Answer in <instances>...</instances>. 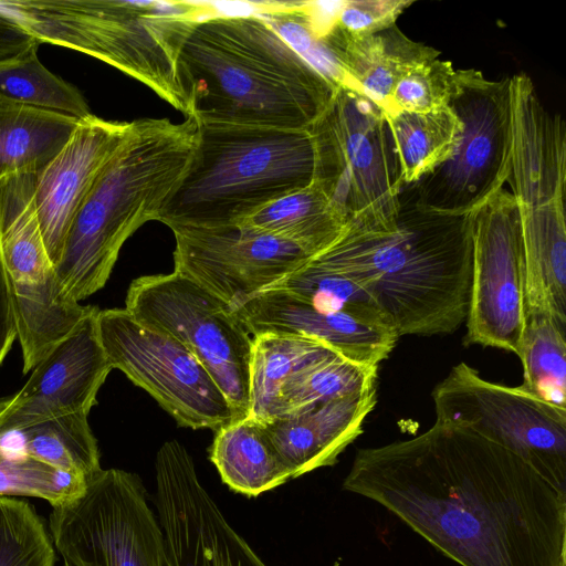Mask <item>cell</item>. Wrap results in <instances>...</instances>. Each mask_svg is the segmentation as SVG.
<instances>
[{"label": "cell", "instance_id": "cell-11", "mask_svg": "<svg viewBox=\"0 0 566 566\" xmlns=\"http://www.w3.org/2000/svg\"><path fill=\"white\" fill-rule=\"evenodd\" d=\"M49 528L73 566H166L161 526L132 472L99 470L81 494L52 509Z\"/></svg>", "mask_w": 566, "mask_h": 566}, {"label": "cell", "instance_id": "cell-29", "mask_svg": "<svg viewBox=\"0 0 566 566\" xmlns=\"http://www.w3.org/2000/svg\"><path fill=\"white\" fill-rule=\"evenodd\" d=\"M384 116L403 187L419 181L449 159L463 129L450 106L429 112L397 111Z\"/></svg>", "mask_w": 566, "mask_h": 566}, {"label": "cell", "instance_id": "cell-23", "mask_svg": "<svg viewBox=\"0 0 566 566\" xmlns=\"http://www.w3.org/2000/svg\"><path fill=\"white\" fill-rule=\"evenodd\" d=\"M518 213L524 315H547L566 326L565 200Z\"/></svg>", "mask_w": 566, "mask_h": 566}, {"label": "cell", "instance_id": "cell-21", "mask_svg": "<svg viewBox=\"0 0 566 566\" xmlns=\"http://www.w3.org/2000/svg\"><path fill=\"white\" fill-rule=\"evenodd\" d=\"M376 405V388L338 399L307 405L261 422L292 478L337 462L363 432Z\"/></svg>", "mask_w": 566, "mask_h": 566}, {"label": "cell", "instance_id": "cell-5", "mask_svg": "<svg viewBox=\"0 0 566 566\" xmlns=\"http://www.w3.org/2000/svg\"><path fill=\"white\" fill-rule=\"evenodd\" d=\"M41 43L64 46L107 63L139 81L185 117L189 101L179 69L181 48L208 4L180 1H0Z\"/></svg>", "mask_w": 566, "mask_h": 566}, {"label": "cell", "instance_id": "cell-13", "mask_svg": "<svg viewBox=\"0 0 566 566\" xmlns=\"http://www.w3.org/2000/svg\"><path fill=\"white\" fill-rule=\"evenodd\" d=\"M96 321L112 369L150 394L178 424L216 431L235 421L214 379L176 338L143 325L126 308L98 311Z\"/></svg>", "mask_w": 566, "mask_h": 566}, {"label": "cell", "instance_id": "cell-31", "mask_svg": "<svg viewBox=\"0 0 566 566\" xmlns=\"http://www.w3.org/2000/svg\"><path fill=\"white\" fill-rule=\"evenodd\" d=\"M36 52L0 64V98L80 119L92 114L80 91L49 71Z\"/></svg>", "mask_w": 566, "mask_h": 566}, {"label": "cell", "instance_id": "cell-6", "mask_svg": "<svg viewBox=\"0 0 566 566\" xmlns=\"http://www.w3.org/2000/svg\"><path fill=\"white\" fill-rule=\"evenodd\" d=\"M314 175L308 129L198 123L193 154L158 221L170 229L239 223Z\"/></svg>", "mask_w": 566, "mask_h": 566}, {"label": "cell", "instance_id": "cell-3", "mask_svg": "<svg viewBox=\"0 0 566 566\" xmlns=\"http://www.w3.org/2000/svg\"><path fill=\"white\" fill-rule=\"evenodd\" d=\"M179 69L198 123L308 129L336 92L258 14L196 21Z\"/></svg>", "mask_w": 566, "mask_h": 566}, {"label": "cell", "instance_id": "cell-28", "mask_svg": "<svg viewBox=\"0 0 566 566\" xmlns=\"http://www.w3.org/2000/svg\"><path fill=\"white\" fill-rule=\"evenodd\" d=\"M87 416L76 412L48 419L7 433L11 439L0 434V442L12 454L32 458L88 481L102 468Z\"/></svg>", "mask_w": 566, "mask_h": 566}, {"label": "cell", "instance_id": "cell-40", "mask_svg": "<svg viewBox=\"0 0 566 566\" xmlns=\"http://www.w3.org/2000/svg\"><path fill=\"white\" fill-rule=\"evenodd\" d=\"M344 3L345 0L302 2L308 24L318 39L326 36L336 25Z\"/></svg>", "mask_w": 566, "mask_h": 566}, {"label": "cell", "instance_id": "cell-18", "mask_svg": "<svg viewBox=\"0 0 566 566\" xmlns=\"http://www.w3.org/2000/svg\"><path fill=\"white\" fill-rule=\"evenodd\" d=\"M129 122L90 114L62 150L36 174L34 207L49 258L56 266L70 227L120 144Z\"/></svg>", "mask_w": 566, "mask_h": 566}, {"label": "cell", "instance_id": "cell-42", "mask_svg": "<svg viewBox=\"0 0 566 566\" xmlns=\"http://www.w3.org/2000/svg\"><path fill=\"white\" fill-rule=\"evenodd\" d=\"M63 566H73V565L69 564L67 562H64Z\"/></svg>", "mask_w": 566, "mask_h": 566}, {"label": "cell", "instance_id": "cell-10", "mask_svg": "<svg viewBox=\"0 0 566 566\" xmlns=\"http://www.w3.org/2000/svg\"><path fill=\"white\" fill-rule=\"evenodd\" d=\"M125 308L136 321L170 335L197 357L227 397L235 420L249 416L253 338L231 305L174 271L135 279Z\"/></svg>", "mask_w": 566, "mask_h": 566}, {"label": "cell", "instance_id": "cell-12", "mask_svg": "<svg viewBox=\"0 0 566 566\" xmlns=\"http://www.w3.org/2000/svg\"><path fill=\"white\" fill-rule=\"evenodd\" d=\"M436 421L465 427L512 451L566 493V409L483 379L460 363L432 391Z\"/></svg>", "mask_w": 566, "mask_h": 566}, {"label": "cell", "instance_id": "cell-1", "mask_svg": "<svg viewBox=\"0 0 566 566\" xmlns=\"http://www.w3.org/2000/svg\"><path fill=\"white\" fill-rule=\"evenodd\" d=\"M343 490L460 566H566V493L472 429L436 421L415 438L359 449Z\"/></svg>", "mask_w": 566, "mask_h": 566}, {"label": "cell", "instance_id": "cell-35", "mask_svg": "<svg viewBox=\"0 0 566 566\" xmlns=\"http://www.w3.org/2000/svg\"><path fill=\"white\" fill-rule=\"evenodd\" d=\"M260 15L291 48L314 67L336 91L358 93L323 39L312 31L302 2L262 3Z\"/></svg>", "mask_w": 566, "mask_h": 566}, {"label": "cell", "instance_id": "cell-38", "mask_svg": "<svg viewBox=\"0 0 566 566\" xmlns=\"http://www.w3.org/2000/svg\"><path fill=\"white\" fill-rule=\"evenodd\" d=\"M413 0H345L336 25L352 35H368L397 24Z\"/></svg>", "mask_w": 566, "mask_h": 566}, {"label": "cell", "instance_id": "cell-9", "mask_svg": "<svg viewBox=\"0 0 566 566\" xmlns=\"http://www.w3.org/2000/svg\"><path fill=\"white\" fill-rule=\"evenodd\" d=\"M449 106L463 124L452 156L410 185L416 205L443 216H468L503 188L511 171V76L491 81L457 70Z\"/></svg>", "mask_w": 566, "mask_h": 566}, {"label": "cell", "instance_id": "cell-14", "mask_svg": "<svg viewBox=\"0 0 566 566\" xmlns=\"http://www.w3.org/2000/svg\"><path fill=\"white\" fill-rule=\"evenodd\" d=\"M471 219L472 271L463 344L517 355L524 327L517 203L502 188L474 210Z\"/></svg>", "mask_w": 566, "mask_h": 566}, {"label": "cell", "instance_id": "cell-36", "mask_svg": "<svg viewBox=\"0 0 566 566\" xmlns=\"http://www.w3.org/2000/svg\"><path fill=\"white\" fill-rule=\"evenodd\" d=\"M88 481L28 457L9 453L0 442V496H32L61 505L83 492Z\"/></svg>", "mask_w": 566, "mask_h": 566}, {"label": "cell", "instance_id": "cell-27", "mask_svg": "<svg viewBox=\"0 0 566 566\" xmlns=\"http://www.w3.org/2000/svg\"><path fill=\"white\" fill-rule=\"evenodd\" d=\"M239 223L287 240L314 255L340 235L348 220L313 179Z\"/></svg>", "mask_w": 566, "mask_h": 566}, {"label": "cell", "instance_id": "cell-8", "mask_svg": "<svg viewBox=\"0 0 566 566\" xmlns=\"http://www.w3.org/2000/svg\"><path fill=\"white\" fill-rule=\"evenodd\" d=\"M36 174L0 180V268L22 348L23 374L69 336L95 306L62 286L49 258L34 207Z\"/></svg>", "mask_w": 566, "mask_h": 566}, {"label": "cell", "instance_id": "cell-20", "mask_svg": "<svg viewBox=\"0 0 566 566\" xmlns=\"http://www.w3.org/2000/svg\"><path fill=\"white\" fill-rule=\"evenodd\" d=\"M511 171L518 208L565 200L566 124L538 99L528 75L511 76Z\"/></svg>", "mask_w": 566, "mask_h": 566}, {"label": "cell", "instance_id": "cell-30", "mask_svg": "<svg viewBox=\"0 0 566 566\" xmlns=\"http://www.w3.org/2000/svg\"><path fill=\"white\" fill-rule=\"evenodd\" d=\"M526 391L566 409V326L547 315H524L517 353Z\"/></svg>", "mask_w": 566, "mask_h": 566}, {"label": "cell", "instance_id": "cell-22", "mask_svg": "<svg viewBox=\"0 0 566 566\" xmlns=\"http://www.w3.org/2000/svg\"><path fill=\"white\" fill-rule=\"evenodd\" d=\"M323 41L359 94L384 115L391 112L396 84L412 69L440 55L434 48L411 40L397 24L368 35H352L335 25Z\"/></svg>", "mask_w": 566, "mask_h": 566}, {"label": "cell", "instance_id": "cell-32", "mask_svg": "<svg viewBox=\"0 0 566 566\" xmlns=\"http://www.w3.org/2000/svg\"><path fill=\"white\" fill-rule=\"evenodd\" d=\"M377 366L334 355L295 375L283 388L282 415L307 405L358 395L376 388ZM280 417V416H279Z\"/></svg>", "mask_w": 566, "mask_h": 566}, {"label": "cell", "instance_id": "cell-24", "mask_svg": "<svg viewBox=\"0 0 566 566\" xmlns=\"http://www.w3.org/2000/svg\"><path fill=\"white\" fill-rule=\"evenodd\" d=\"M210 460L223 483L248 497L293 479L262 423L250 417L216 430Z\"/></svg>", "mask_w": 566, "mask_h": 566}, {"label": "cell", "instance_id": "cell-41", "mask_svg": "<svg viewBox=\"0 0 566 566\" xmlns=\"http://www.w3.org/2000/svg\"><path fill=\"white\" fill-rule=\"evenodd\" d=\"M18 336L11 301L0 268V366Z\"/></svg>", "mask_w": 566, "mask_h": 566}, {"label": "cell", "instance_id": "cell-39", "mask_svg": "<svg viewBox=\"0 0 566 566\" xmlns=\"http://www.w3.org/2000/svg\"><path fill=\"white\" fill-rule=\"evenodd\" d=\"M40 44L23 25L0 11V64L38 50Z\"/></svg>", "mask_w": 566, "mask_h": 566}, {"label": "cell", "instance_id": "cell-26", "mask_svg": "<svg viewBox=\"0 0 566 566\" xmlns=\"http://www.w3.org/2000/svg\"><path fill=\"white\" fill-rule=\"evenodd\" d=\"M78 120L0 98V180L40 172L66 145Z\"/></svg>", "mask_w": 566, "mask_h": 566}, {"label": "cell", "instance_id": "cell-37", "mask_svg": "<svg viewBox=\"0 0 566 566\" xmlns=\"http://www.w3.org/2000/svg\"><path fill=\"white\" fill-rule=\"evenodd\" d=\"M455 77L452 62L439 57L412 69L396 84L390 113L429 112L449 106Z\"/></svg>", "mask_w": 566, "mask_h": 566}, {"label": "cell", "instance_id": "cell-16", "mask_svg": "<svg viewBox=\"0 0 566 566\" xmlns=\"http://www.w3.org/2000/svg\"><path fill=\"white\" fill-rule=\"evenodd\" d=\"M176 272L232 308L272 287L312 255L296 244L245 223L176 227Z\"/></svg>", "mask_w": 566, "mask_h": 566}, {"label": "cell", "instance_id": "cell-25", "mask_svg": "<svg viewBox=\"0 0 566 566\" xmlns=\"http://www.w3.org/2000/svg\"><path fill=\"white\" fill-rule=\"evenodd\" d=\"M252 338L248 417L259 422L281 416L282 390L295 375L338 354L303 335L262 333Z\"/></svg>", "mask_w": 566, "mask_h": 566}, {"label": "cell", "instance_id": "cell-19", "mask_svg": "<svg viewBox=\"0 0 566 566\" xmlns=\"http://www.w3.org/2000/svg\"><path fill=\"white\" fill-rule=\"evenodd\" d=\"M233 310L251 336L262 333L307 336L361 365L378 367L399 338L392 327L380 321L321 311L276 287L252 295Z\"/></svg>", "mask_w": 566, "mask_h": 566}, {"label": "cell", "instance_id": "cell-17", "mask_svg": "<svg viewBox=\"0 0 566 566\" xmlns=\"http://www.w3.org/2000/svg\"><path fill=\"white\" fill-rule=\"evenodd\" d=\"M95 307L34 368L14 395L0 398V434L64 415L90 413L112 367L101 345Z\"/></svg>", "mask_w": 566, "mask_h": 566}, {"label": "cell", "instance_id": "cell-7", "mask_svg": "<svg viewBox=\"0 0 566 566\" xmlns=\"http://www.w3.org/2000/svg\"><path fill=\"white\" fill-rule=\"evenodd\" d=\"M308 130L314 180L348 222L394 227L405 187L382 112L357 92L339 88Z\"/></svg>", "mask_w": 566, "mask_h": 566}, {"label": "cell", "instance_id": "cell-33", "mask_svg": "<svg viewBox=\"0 0 566 566\" xmlns=\"http://www.w3.org/2000/svg\"><path fill=\"white\" fill-rule=\"evenodd\" d=\"M272 287L287 291L321 311L346 312L389 325L364 287L312 258Z\"/></svg>", "mask_w": 566, "mask_h": 566}, {"label": "cell", "instance_id": "cell-2", "mask_svg": "<svg viewBox=\"0 0 566 566\" xmlns=\"http://www.w3.org/2000/svg\"><path fill=\"white\" fill-rule=\"evenodd\" d=\"M394 227L348 222L311 258L364 287L398 337L454 333L468 314L472 219L419 208L409 186Z\"/></svg>", "mask_w": 566, "mask_h": 566}, {"label": "cell", "instance_id": "cell-34", "mask_svg": "<svg viewBox=\"0 0 566 566\" xmlns=\"http://www.w3.org/2000/svg\"><path fill=\"white\" fill-rule=\"evenodd\" d=\"M56 553L41 516L27 501L0 496V566H55Z\"/></svg>", "mask_w": 566, "mask_h": 566}, {"label": "cell", "instance_id": "cell-4", "mask_svg": "<svg viewBox=\"0 0 566 566\" xmlns=\"http://www.w3.org/2000/svg\"><path fill=\"white\" fill-rule=\"evenodd\" d=\"M198 122L188 116L129 122L127 134L77 211L55 266L76 302L107 282L125 241L160 211L193 154Z\"/></svg>", "mask_w": 566, "mask_h": 566}, {"label": "cell", "instance_id": "cell-15", "mask_svg": "<svg viewBox=\"0 0 566 566\" xmlns=\"http://www.w3.org/2000/svg\"><path fill=\"white\" fill-rule=\"evenodd\" d=\"M155 481L166 566H266L228 522L177 440L157 452Z\"/></svg>", "mask_w": 566, "mask_h": 566}]
</instances>
